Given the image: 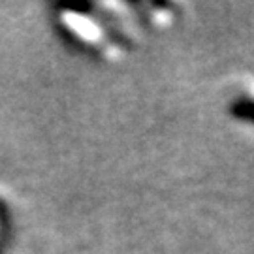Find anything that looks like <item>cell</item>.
<instances>
[{
  "instance_id": "6da1fadb",
  "label": "cell",
  "mask_w": 254,
  "mask_h": 254,
  "mask_svg": "<svg viewBox=\"0 0 254 254\" xmlns=\"http://www.w3.org/2000/svg\"><path fill=\"white\" fill-rule=\"evenodd\" d=\"M230 113L236 119H241V121L254 125V98H237L230 106Z\"/></svg>"
}]
</instances>
